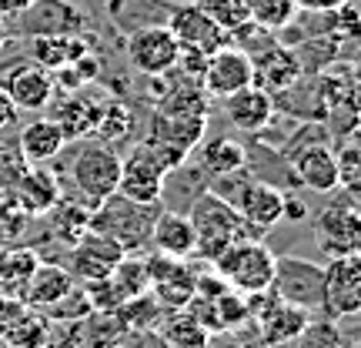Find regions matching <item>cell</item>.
I'll return each mask as SVG.
<instances>
[{
  "label": "cell",
  "mask_w": 361,
  "mask_h": 348,
  "mask_svg": "<svg viewBox=\"0 0 361 348\" xmlns=\"http://www.w3.org/2000/svg\"><path fill=\"white\" fill-rule=\"evenodd\" d=\"M194 228V251L211 265L224 248H231L234 241H245V238H261L264 232L251 228L238 211H234L221 194L204 191L194 201V211L188 215Z\"/></svg>",
  "instance_id": "cell-1"
},
{
  "label": "cell",
  "mask_w": 361,
  "mask_h": 348,
  "mask_svg": "<svg viewBox=\"0 0 361 348\" xmlns=\"http://www.w3.org/2000/svg\"><path fill=\"white\" fill-rule=\"evenodd\" d=\"M157 211L161 205H137L121 194H111L107 201H101L90 211V232L111 238L114 245H121L124 255H134L137 248L151 245V228H154Z\"/></svg>",
  "instance_id": "cell-2"
},
{
  "label": "cell",
  "mask_w": 361,
  "mask_h": 348,
  "mask_svg": "<svg viewBox=\"0 0 361 348\" xmlns=\"http://www.w3.org/2000/svg\"><path fill=\"white\" fill-rule=\"evenodd\" d=\"M211 265L228 288L241 292V295H258V292H271L278 255L258 238H245V241H234L231 248H224Z\"/></svg>",
  "instance_id": "cell-3"
},
{
  "label": "cell",
  "mask_w": 361,
  "mask_h": 348,
  "mask_svg": "<svg viewBox=\"0 0 361 348\" xmlns=\"http://www.w3.org/2000/svg\"><path fill=\"white\" fill-rule=\"evenodd\" d=\"M71 181L78 188L80 205H87L94 211L101 201L117 194V181H121V155H117V148L101 141L80 144L74 161H71Z\"/></svg>",
  "instance_id": "cell-4"
},
{
  "label": "cell",
  "mask_w": 361,
  "mask_h": 348,
  "mask_svg": "<svg viewBox=\"0 0 361 348\" xmlns=\"http://www.w3.org/2000/svg\"><path fill=\"white\" fill-rule=\"evenodd\" d=\"M214 194H221L258 232H271L284 218V191L268 181H234V174H228L221 178Z\"/></svg>",
  "instance_id": "cell-5"
},
{
  "label": "cell",
  "mask_w": 361,
  "mask_h": 348,
  "mask_svg": "<svg viewBox=\"0 0 361 348\" xmlns=\"http://www.w3.org/2000/svg\"><path fill=\"white\" fill-rule=\"evenodd\" d=\"M341 191V188H338ZM314 232H318V245L328 258H338V255H358L361 245V211L358 201L351 191H341L335 201L318 211L314 218Z\"/></svg>",
  "instance_id": "cell-6"
},
{
  "label": "cell",
  "mask_w": 361,
  "mask_h": 348,
  "mask_svg": "<svg viewBox=\"0 0 361 348\" xmlns=\"http://www.w3.org/2000/svg\"><path fill=\"white\" fill-rule=\"evenodd\" d=\"M171 171L157 161V155L147 148V141L134 144L128 155L121 157V181H117V194L137 201V205H157L164 194V181Z\"/></svg>",
  "instance_id": "cell-7"
},
{
  "label": "cell",
  "mask_w": 361,
  "mask_h": 348,
  "mask_svg": "<svg viewBox=\"0 0 361 348\" xmlns=\"http://www.w3.org/2000/svg\"><path fill=\"white\" fill-rule=\"evenodd\" d=\"M322 311L324 318L341 322L355 318L361 311V258L358 255H338L328 261L322 282Z\"/></svg>",
  "instance_id": "cell-8"
},
{
  "label": "cell",
  "mask_w": 361,
  "mask_h": 348,
  "mask_svg": "<svg viewBox=\"0 0 361 348\" xmlns=\"http://www.w3.org/2000/svg\"><path fill=\"white\" fill-rule=\"evenodd\" d=\"M147 268V295L154 298L161 308L180 311L191 305L194 292H197V275L184 258H168V255H151L144 261Z\"/></svg>",
  "instance_id": "cell-9"
},
{
  "label": "cell",
  "mask_w": 361,
  "mask_h": 348,
  "mask_svg": "<svg viewBox=\"0 0 361 348\" xmlns=\"http://www.w3.org/2000/svg\"><path fill=\"white\" fill-rule=\"evenodd\" d=\"M128 61L144 78H164L178 64V40L164 24H144L128 37Z\"/></svg>",
  "instance_id": "cell-10"
},
{
  "label": "cell",
  "mask_w": 361,
  "mask_h": 348,
  "mask_svg": "<svg viewBox=\"0 0 361 348\" xmlns=\"http://www.w3.org/2000/svg\"><path fill=\"white\" fill-rule=\"evenodd\" d=\"M322 282H324V268H318V265H311L305 258H278L271 295H278L281 301L295 305V308L318 311L322 308Z\"/></svg>",
  "instance_id": "cell-11"
},
{
  "label": "cell",
  "mask_w": 361,
  "mask_h": 348,
  "mask_svg": "<svg viewBox=\"0 0 361 348\" xmlns=\"http://www.w3.org/2000/svg\"><path fill=\"white\" fill-rule=\"evenodd\" d=\"M174 34L180 47H194L201 54H214L221 47L231 44V34L218 27L211 17H207L197 4H180V7H171L168 11V24H164Z\"/></svg>",
  "instance_id": "cell-12"
},
{
  "label": "cell",
  "mask_w": 361,
  "mask_h": 348,
  "mask_svg": "<svg viewBox=\"0 0 361 348\" xmlns=\"http://www.w3.org/2000/svg\"><path fill=\"white\" fill-rule=\"evenodd\" d=\"M255 80V71H251V57L245 51H238L234 44L221 47L207 57L204 74H201V88H204L207 97H228L234 90L247 88Z\"/></svg>",
  "instance_id": "cell-13"
},
{
  "label": "cell",
  "mask_w": 361,
  "mask_h": 348,
  "mask_svg": "<svg viewBox=\"0 0 361 348\" xmlns=\"http://www.w3.org/2000/svg\"><path fill=\"white\" fill-rule=\"evenodd\" d=\"M11 188L13 205L20 208L27 218H44L61 201V181L54 171H47V164H27Z\"/></svg>",
  "instance_id": "cell-14"
},
{
  "label": "cell",
  "mask_w": 361,
  "mask_h": 348,
  "mask_svg": "<svg viewBox=\"0 0 361 348\" xmlns=\"http://www.w3.org/2000/svg\"><path fill=\"white\" fill-rule=\"evenodd\" d=\"M124 258L121 245H114L111 238H104L97 232H87L78 245L71 248V278L74 282H101L107 278L114 265Z\"/></svg>",
  "instance_id": "cell-15"
},
{
  "label": "cell",
  "mask_w": 361,
  "mask_h": 348,
  "mask_svg": "<svg viewBox=\"0 0 361 348\" xmlns=\"http://www.w3.org/2000/svg\"><path fill=\"white\" fill-rule=\"evenodd\" d=\"M251 71H255V80H251V84H258V88L268 90V94L291 90L298 80H301V74H305L301 57H298L291 47H278V44H271V47H264L261 54H255V57H251Z\"/></svg>",
  "instance_id": "cell-16"
},
{
  "label": "cell",
  "mask_w": 361,
  "mask_h": 348,
  "mask_svg": "<svg viewBox=\"0 0 361 348\" xmlns=\"http://www.w3.org/2000/svg\"><path fill=\"white\" fill-rule=\"evenodd\" d=\"M291 174L301 188L314 194H331L338 191V171H335V151L324 141L305 144L291 155Z\"/></svg>",
  "instance_id": "cell-17"
},
{
  "label": "cell",
  "mask_w": 361,
  "mask_h": 348,
  "mask_svg": "<svg viewBox=\"0 0 361 348\" xmlns=\"http://www.w3.org/2000/svg\"><path fill=\"white\" fill-rule=\"evenodd\" d=\"M261 301H264V305H258V308L247 305V315L255 311V322H261L264 342H271V345H278V342H295V338L305 332L311 311L295 308V305L281 301V298L271 295V292H261Z\"/></svg>",
  "instance_id": "cell-18"
},
{
  "label": "cell",
  "mask_w": 361,
  "mask_h": 348,
  "mask_svg": "<svg viewBox=\"0 0 361 348\" xmlns=\"http://www.w3.org/2000/svg\"><path fill=\"white\" fill-rule=\"evenodd\" d=\"M221 101H224L228 124L245 131V134H261L271 124V117H274V101H271L268 90H261L258 84H247V88L221 97Z\"/></svg>",
  "instance_id": "cell-19"
},
{
  "label": "cell",
  "mask_w": 361,
  "mask_h": 348,
  "mask_svg": "<svg viewBox=\"0 0 361 348\" xmlns=\"http://www.w3.org/2000/svg\"><path fill=\"white\" fill-rule=\"evenodd\" d=\"M0 88L7 90V97L13 101L17 111H44L54 101L51 71H44L40 64H24L11 71L7 80H0Z\"/></svg>",
  "instance_id": "cell-20"
},
{
  "label": "cell",
  "mask_w": 361,
  "mask_h": 348,
  "mask_svg": "<svg viewBox=\"0 0 361 348\" xmlns=\"http://www.w3.org/2000/svg\"><path fill=\"white\" fill-rule=\"evenodd\" d=\"M24 30L30 37L44 34H80V27L87 24L78 7H71L67 0H34L24 13Z\"/></svg>",
  "instance_id": "cell-21"
},
{
  "label": "cell",
  "mask_w": 361,
  "mask_h": 348,
  "mask_svg": "<svg viewBox=\"0 0 361 348\" xmlns=\"http://www.w3.org/2000/svg\"><path fill=\"white\" fill-rule=\"evenodd\" d=\"M64 131L54 117H37L20 128V138H17V151L24 157V164H47L64 151Z\"/></svg>",
  "instance_id": "cell-22"
},
{
  "label": "cell",
  "mask_w": 361,
  "mask_h": 348,
  "mask_svg": "<svg viewBox=\"0 0 361 348\" xmlns=\"http://www.w3.org/2000/svg\"><path fill=\"white\" fill-rule=\"evenodd\" d=\"M151 245L157 255L168 258H188L194 255V228L188 215L178 211H157L154 228H151Z\"/></svg>",
  "instance_id": "cell-23"
},
{
  "label": "cell",
  "mask_w": 361,
  "mask_h": 348,
  "mask_svg": "<svg viewBox=\"0 0 361 348\" xmlns=\"http://www.w3.org/2000/svg\"><path fill=\"white\" fill-rule=\"evenodd\" d=\"M71 292H74L71 271L61 268V265H44V261H40L20 298H24L27 305H34V308H51V305H57V301L67 298Z\"/></svg>",
  "instance_id": "cell-24"
},
{
  "label": "cell",
  "mask_w": 361,
  "mask_h": 348,
  "mask_svg": "<svg viewBox=\"0 0 361 348\" xmlns=\"http://www.w3.org/2000/svg\"><path fill=\"white\" fill-rule=\"evenodd\" d=\"M30 54H34V64H40L44 71H57L90 54V40L78 34H44V37H34Z\"/></svg>",
  "instance_id": "cell-25"
},
{
  "label": "cell",
  "mask_w": 361,
  "mask_h": 348,
  "mask_svg": "<svg viewBox=\"0 0 361 348\" xmlns=\"http://www.w3.org/2000/svg\"><path fill=\"white\" fill-rule=\"evenodd\" d=\"M101 101H94V97H87V94H71V97H64L61 101V107H57V114H54V121L61 124V131H64L67 141H74V138H87V134H94V128H97V121H101Z\"/></svg>",
  "instance_id": "cell-26"
},
{
  "label": "cell",
  "mask_w": 361,
  "mask_h": 348,
  "mask_svg": "<svg viewBox=\"0 0 361 348\" xmlns=\"http://www.w3.org/2000/svg\"><path fill=\"white\" fill-rule=\"evenodd\" d=\"M247 164V151L241 141L234 138H214V141L201 144V168L214 178H228Z\"/></svg>",
  "instance_id": "cell-27"
},
{
  "label": "cell",
  "mask_w": 361,
  "mask_h": 348,
  "mask_svg": "<svg viewBox=\"0 0 361 348\" xmlns=\"http://www.w3.org/2000/svg\"><path fill=\"white\" fill-rule=\"evenodd\" d=\"M47 218H51V228L54 234L64 241L67 248H74L90 232V208L80 205V201H57V205L47 211Z\"/></svg>",
  "instance_id": "cell-28"
},
{
  "label": "cell",
  "mask_w": 361,
  "mask_h": 348,
  "mask_svg": "<svg viewBox=\"0 0 361 348\" xmlns=\"http://www.w3.org/2000/svg\"><path fill=\"white\" fill-rule=\"evenodd\" d=\"M94 134L101 144H111V148L124 144L134 134V111L124 101H107L101 107V121H97Z\"/></svg>",
  "instance_id": "cell-29"
},
{
  "label": "cell",
  "mask_w": 361,
  "mask_h": 348,
  "mask_svg": "<svg viewBox=\"0 0 361 348\" xmlns=\"http://www.w3.org/2000/svg\"><path fill=\"white\" fill-rule=\"evenodd\" d=\"M247 13H251V24H258L261 30L281 34L295 24L298 0H247Z\"/></svg>",
  "instance_id": "cell-30"
},
{
  "label": "cell",
  "mask_w": 361,
  "mask_h": 348,
  "mask_svg": "<svg viewBox=\"0 0 361 348\" xmlns=\"http://www.w3.org/2000/svg\"><path fill=\"white\" fill-rule=\"evenodd\" d=\"M157 335L164 338L168 348H207V332L191 318V311H174L164 325L157 328Z\"/></svg>",
  "instance_id": "cell-31"
},
{
  "label": "cell",
  "mask_w": 361,
  "mask_h": 348,
  "mask_svg": "<svg viewBox=\"0 0 361 348\" xmlns=\"http://www.w3.org/2000/svg\"><path fill=\"white\" fill-rule=\"evenodd\" d=\"M37 265H40L37 251H30V248H13V251H7V255H4V268H0V288L11 292V295H24V288Z\"/></svg>",
  "instance_id": "cell-32"
},
{
  "label": "cell",
  "mask_w": 361,
  "mask_h": 348,
  "mask_svg": "<svg viewBox=\"0 0 361 348\" xmlns=\"http://www.w3.org/2000/svg\"><path fill=\"white\" fill-rule=\"evenodd\" d=\"M111 282L117 284V292L121 298L128 301V298H137V295H147V268H144L141 258H134V255H124V258L114 265L111 271Z\"/></svg>",
  "instance_id": "cell-33"
},
{
  "label": "cell",
  "mask_w": 361,
  "mask_h": 348,
  "mask_svg": "<svg viewBox=\"0 0 361 348\" xmlns=\"http://www.w3.org/2000/svg\"><path fill=\"white\" fill-rule=\"evenodd\" d=\"M201 11L214 20L218 27H224L228 34L238 30V27H245L251 20V13H247V0H194Z\"/></svg>",
  "instance_id": "cell-34"
},
{
  "label": "cell",
  "mask_w": 361,
  "mask_h": 348,
  "mask_svg": "<svg viewBox=\"0 0 361 348\" xmlns=\"http://www.w3.org/2000/svg\"><path fill=\"white\" fill-rule=\"evenodd\" d=\"M335 171H338V188L358 194V188H361V151L355 141H348L341 151H335Z\"/></svg>",
  "instance_id": "cell-35"
},
{
  "label": "cell",
  "mask_w": 361,
  "mask_h": 348,
  "mask_svg": "<svg viewBox=\"0 0 361 348\" xmlns=\"http://www.w3.org/2000/svg\"><path fill=\"white\" fill-rule=\"evenodd\" d=\"M298 338H301V348H348V342L338 335L331 318H322V322H314V325L308 322Z\"/></svg>",
  "instance_id": "cell-36"
},
{
  "label": "cell",
  "mask_w": 361,
  "mask_h": 348,
  "mask_svg": "<svg viewBox=\"0 0 361 348\" xmlns=\"http://www.w3.org/2000/svg\"><path fill=\"white\" fill-rule=\"evenodd\" d=\"M341 4H348V0H298V11H311V13H331V11H338Z\"/></svg>",
  "instance_id": "cell-37"
},
{
  "label": "cell",
  "mask_w": 361,
  "mask_h": 348,
  "mask_svg": "<svg viewBox=\"0 0 361 348\" xmlns=\"http://www.w3.org/2000/svg\"><path fill=\"white\" fill-rule=\"evenodd\" d=\"M13 121H17V107H13V101L7 97V90L0 88V131L11 128Z\"/></svg>",
  "instance_id": "cell-38"
},
{
  "label": "cell",
  "mask_w": 361,
  "mask_h": 348,
  "mask_svg": "<svg viewBox=\"0 0 361 348\" xmlns=\"http://www.w3.org/2000/svg\"><path fill=\"white\" fill-rule=\"evenodd\" d=\"M284 218H291V221L308 218V208L301 205L298 198H291V194H284Z\"/></svg>",
  "instance_id": "cell-39"
},
{
  "label": "cell",
  "mask_w": 361,
  "mask_h": 348,
  "mask_svg": "<svg viewBox=\"0 0 361 348\" xmlns=\"http://www.w3.org/2000/svg\"><path fill=\"white\" fill-rule=\"evenodd\" d=\"M34 0H0V17H17V13H24Z\"/></svg>",
  "instance_id": "cell-40"
},
{
  "label": "cell",
  "mask_w": 361,
  "mask_h": 348,
  "mask_svg": "<svg viewBox=\"0 0 361 348\" xmlns=\"http://www.w3.org/2000/svg\"><path fill=\"white\" fill-rule=\"evenodd\" d=\"M7 40H11V30H7L4 17H0V47H7Z\"/></svg>",
  "instance_id": "cell-41"
},
{
  "label": "cell",
  "mask_w": 361,
  "mask_h": 348,
  "mask_svg": "<svg viewBox=\"0 0 361 348\" xmlns=\"http://www.w3.org/2000/svg\"><path fill=\"white\" fill-rule=\"evenodd\" d=\"M4 255H7V248H0V268H4Z\"/></svg>",
  "instance_id": "cell-42"
}]
</instances>
